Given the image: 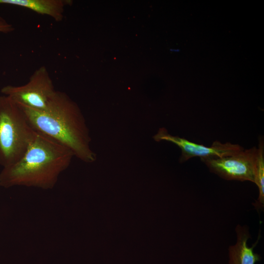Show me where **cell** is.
I'll return each instance as SVG.
<instances>
[{
    "instance_id": "obj_9",
    "label": "cell",
    "mask_w": 264,
    "mask_h": 264,
    "mask_svg": "<svg viewBox=\"0 0 264 264\" xmlns=\"http://www.w3.org/2000/svg\"><path fill=\"white\" fill-rule=\"evenodd\" d=\"M254 183L259 189L257 200L253 204L255 208L259 210L264 205V144L262 138L259 139L254 172Z\"/></svg>"
},
{
    "instance_id": "obj_1",
    "label": "cell",
    "mask_w": 264,
    "mask_h": 264,
    "mask_svg": "<svg viewBox=\"0 0 264 264\" xmlns=\"http://www.w3.org/2000/svg\"><path fill=\"white\" fill-rule=\"evenodd\" d=\"M19 105L35 131L66 146L85 162L96 160L84 117L77 105L66 93L56 91L43 110Z\"/></svg>"
},
{
    "instance_id": "obj_8",
    "label": "cell",
    "mask_w": 264,
    "mask_h": 264,
    "mask_svg": "<svg viewBox=\"0 0 264 264\" xmlns=\"http://www.w3.org/2000/svg\"><path fill=\"white\" fill-rule=\"evenodd\" d=\"M69 2L66 0H0V4L23 7L48 16L57 22L62 20L65 6Z\"/></svg>"
},
{
    "instance_id": "obj_4",
    "label": "cell",
    "mask_w": 264,
    "mask_h": 264,
    "mask_svg": "<svg viewBox=\"0 0 264 264\" xmlns=\"http://www.w3.org/2000/svg\"><path fill=\"white\" fill-rule=\"evenodd\" d=\"M53 81L44 66L36 69L24 85H7L1 89L3 95L19 104L36 110H44L56 92Z\"/></svg>"
},
{
    "instance_id": "obj_10",
    "label": "cell",
    "mask_w": 264,
    "mask_h": 264,
    "mask_svg": "<svg viewBox=\"0 0 264 264\" xmlns=\"http://www.w3.org/2000/svg\"><path fill=\"white\" fill-rule=\"evenodd\" d=\"M14 30V28L12 24L0 17V32L8 33L13 31Z\"/></svg>"
},
{
    "instance_id": "obj_3",
    "label": "cell",
    "mask_w": 264,
    "mask_h": 264,
    "mask_svg": "<svg viewBox=\"0 0 264 264\" xmlns=\"http://www.w3.org/2000/svg\"><path fill=\"white\" fill-rule=\"evenodd\" d=\"M35 132L21 107L9 97L0 96V165L3 168L22 157Z\"/></svg>"
},
{
    "instance_id": "obj_5",
    "label": "cell",
    "mask_w": 264,
    "mask_h": 264,
    "mask_svg": "<svg viewBox=\"0 0 264 264\" xmlns=\"http://www.w3.org/2000/svg\"><path fill=\"white\" fill-rule=\"evenodd\" d=\"M257 148L253 147L234 154L201 159L211 172L228 180L254 182Z\"/></svg>"
},
{
    "instance_id": "obj_6",
    "label": "cell",
    "mask_w": 264,
    "mask_h": 264,
    "mask_svg": "<svg viewBox=\"0 0 264 264\" xmlns=\"http://www.w3.org/2000/svg\"><path fill=\"white\" fill-rule=\"evenodd\" d=\"M153 138L156 141H166L177 145L181 151L179 158L180 163L194 157H199L201 159H204L229 156L244 149L237 144L222 143L219 141H214L210 147L198 144L184 138L172 135L164 128H160Z\"/></svg>"
},
{
    "instance_id": "obj_2",
    "label": "cell",
    "mask_w": 264,
    "mask_h": 264,
    "mask_svg": "<svg viewBox=\"0 0 264 264\" xmlns=\"http://www.w3.org/2000/svg\"><path fill=\"white\" fill-rule=\"evenodd\" d=\"M74 156L66 146L35 131L22 157L14 164L3 168L0 186L52 189Z\"/></svg>"
},
{
    "instance_id": "obj_7",
    "label": "cell",
    "mask_w": 264,
    "mask_h": 264,
    "mask_svg": "<svg viewBox=\"0 0 264 264\" xmlns=\"http://www.w3.org/2000/svg\"><path fill=\"white\" fill-rule=\"evenodd\" d=\"M237 234V242L229 248V264H255L261 259V256L254 252L253 248L247 245L248 240L250 237L246 226L238 224L235 228Z\"/></svg>"
}]
</instances>
